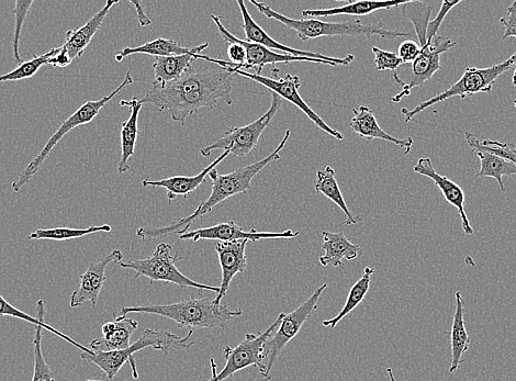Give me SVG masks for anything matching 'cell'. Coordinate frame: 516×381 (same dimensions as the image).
Segmentation results:
<instances>
[{
  "label": "cell",
  "mask_w": 516,
  "mask_h": 381,
  "mask_svg": "<svg viewBox=\"0 0 516 381\" xmlns=\"http://www.w3.org/2000/svg\"><path fill=\"white\" fill-rule=\"evenodd\" d=\"M237 67H192L178 80L160 87L154 86L140 100L160 111H170L172 119L182 126L186 119L203 108H215L219 100L232 106V78Z\"/></svg>",
  "instance_id": "obj_1"
},
{
  "label": "cell",
  "mask_w": 516,
  "mask_h": 381,
  "mask_svg": "<svg viewBox=\"0 0 516 381\" xmlns=\"http://www.w3.org/2000/svg\"><path fill=\"white\" fill-rule=\"evenodd\" d=\"M290 138V130H287L282 142L279 143L276 150L267 156V158L255 162L251 165L238 168L234 172L226 175H220L218 171L212 170L209 177L212 181V190L209 198L201 203L194 214L188 217L179 219L170 224V226L156 228V227H142L137 230L138 238L142 240L165 238L167 235L178 234L181 235L188 231L190 226L199 220L201 217L210 214L213 208L223 203L227 199L239 195L246 194L252 187V181L260 174L265 167L274 161L279 160L280 152H282Z\"/></svg>",
  "instance_id": "obj_2"
},
{
  "label": "cell",
  "mask_w": 516,
  "mask_h": 381,
  "mask_svg": "<svg viewBox=\"0 0 516 381\" xmlns=\"http://www.w3.org/2000/svg\"><path fill=\"white\" fill-rule=\"evenodd\" d=\"M129 313H147L173 320L179 328L215 329L226 328L234 318L243 316L240 309H231L228 305H216L209 298H189L175 304L123 307L119 313L127 316Z\"/></svg>",
  "instance_id": "obj_3"
},
{
  "label": "cell",
  "mask_w": 516,
  "mask_h": 381,
  "mask_svg": "<svg viewBox=\"0 0 516 381\" xmlns=\"http://www.w3.org/2000/svg\"><path fill=\"white\" fill-rule=\"evenodd\" d=\"M267 19H273L284 25L286 28L294 30L302 41L317 39L321 37H365L372 38L378 36L383 39H397L401 37L411 38V32L389 30L385 28L383 22L378 24H363L360 19L345 22H328L319 19H291L282 14L276 13L272 7L264 3L250 2Z\"/></svg>",
  "instance_id": "obj_4"
},
{
  "label": "cell",
  "mask_w": 516,
  "mask_h": 381,
  "mask_svg": "<svg viewBox=\"0 0 516 381\" xmlns=\"http://www.w3.org/2000/svg\"><path fill=\"white\" fill-rule=\"evenodd\" d=\"M194 330H190L185 338L167 332L147 329L141 335V338L131 344L128 349L114 352H82L81 357L88 363H92L102 369L107 376V380L111 381L116 378L123 365L130 363L134 379L139 378L137 364L134 361V354L144 349H151L164 352L167 354L172 350H188L195 342L192 341Z\"/></svg>",
  "instance_id": "obj_5"
},
{
  "label": "cell",
  "mask_w": 516,
  "mask_h": 381,
  "mask_svg": "<svg viewBox=\"0 0 516 381\" xmlns=\"http://www.w3.org/2000/svg\"><path fill=\"white\" fill-rule=\"evenodd\" d=\"M133 84V78L130 72H127L125 80L115 88V91L109 94L106 97H103L99 100H94V102H87L80 108H78L74 114L67 118L60 128L56 130L53 136L49 139L41 152L33 159L30 164L25 168V171L22 172L17 181L13 183L14 192L18 193L19 190L24 188L33 177L40 171V168L44 161L48 159V156L52 152V150L58 145V143L66 136L67 133L72 131L73 129L87 125V123L92 122L98 115L100 110L106 107L107 104L114 99L123 88H126L129 85Z\"/></svg>",
  "instance_id": "obj_6"
},
{
  "label": "cell",
  "mask_w": 516,
  "mask_h": 381,
  "mask_svg": "<svg viewBox=\"0 0 516 381\" xmlns=\"http://www.w3.org/2000/svg\"><path fill=\"white\" fill-rule=\"evenodd\" d=\"M515 66L516 52L507 61L487 67V69L468 67L464 75L461 77V80L446 89V91L440 95L426 100V102L418 105L412 110L402 109V114L405 115V122H410L415 116L421 114L423 110L444 102V100L454 97L466 98L476 94L491 93L493 85H495L498 78L502 74L514 69Z\"/></svg>",
  "instance_id": "obj_7"
},
{
  "label": "cell",
  "mask_w": 516,
  "mask_h": 381,
  "mask_svg": "<svg viewBox=\"0 0 516 381\" xmlns=\"http://www.w3.org/2000/svg\"><path fill=\"white\" fill-rule=\"evenodd\" d=\"M173 248L171 244L161 243L157 245L155 252L144 260H130L121 262L119 265L127 270L136 272V278L140 276L147 277L151 283L163 282L174 284L181 288H195L197 290L212 291L219 294L220 287L208 286L194 282L189 279L176 267L178 261H182L183 257L178 254H172Z\"/></svg>",
  "instance_id": "obj_8"
},
{
  "label": "cell",
  "mask_w": 516,
  "mask_h": 381,
  "mask_svg": "<svg viewBox=\"0 0 516 381\" xmlns=\"http://www.w3.org/2000/svg\"><path fill=\"white\" fill-rule=\"evenodd\" d=\"M285 313H280L275 322L265 330L263 333L258 335L248 333L245 334L244 340L234 349L227 346L223 351L224 357H226V367L223 371L217 373V364L213 358L210 360L211 368V379L208 381H224L230 376L241 372L242 369L248 367H255L260 371L262 377L265 376V366L263 363V350L266 342L272 338L274 333L282 322Z\"/></svg>",
  "instance_id": "obj_9"
},
{
  "label": "cell",
  "mask_w": 516,
  "mask_h": 381,
  "mask_svg": "<svg viewBox=\"0 0 516 381\" xmlns=\"http://www.w3.org/2000/svg\"><path fill=\"white\" fill-rule=\"evenodd\" d=\"M328 284H323L318 288L312 296L300 305L293 312L288 313L280 322L278 329L271 339H269L263 350V363L265 366L264 380H271V372L277 361V358L284 351L285 347L291 340H294L300 332L304 324L316 313L318 305L324 290H327Z\"/></svg>",
  "instance_id": "obj_10"
},
{
  "label": "cell",
  "mask_w": 516,
  "mask_h": 381,
  "mask_svg": "<svg viewBox=\"0 0 516 381\" xmlns=\"http://www.w3.org/2000/svg\"><path fill=\"white\" fill-rule=\"evenodd\" d=\"M283 102L282 97L272 93V105L261 118L248 126L230 128L218 141L201 149L200 154L208 158L213 151L223 150V152L228 151L237 158H244L255 149L262 133L276 116Z\"/></svg>",
  "instance_id": "obj_11"
},
{
  "label": "cell",
  "mask_w": 516,
  "mask_h": 381,
  "mask_svg": "<svg viewBox=\"0 0 516 381\" xmlns=\"http://www.w3.org/2000/svg\"><path fill=\"white\" fill-rule=\"evenodd\" d=\"M235 75H241L250 80L267 87L268 91L275 93L279 97L287 100V102L298 107L304 114L316 125L320 130L330 134L331 137L343 140L344 136L338 130L331 128L328 123L313 111L312 108L305 102L299 94V88L301 87V81L299 76L286 74L285 77L280 78V70L278 67H273L271 77H264L262 75L252 74L248 71L237 70L234 72Z\"/></svg>",
  "instance_id": "obj_12"
},
{
  "label": "cell",
  "mask_w": 516,
  "mask_h": 381,
  "mask_svg": "<svg viewBox=\"0 0 516 381\" xmlns=\"http://www.w3.org/2000/svg\"><path fill=\"white\" fill-rule=\"evenodd\" d=\"M213 22H215L221 37L224 41L228 43H238L245 49L246 52V62L242 67V70H255L257 75H261L264 66L269 64H289L293 62H311L318 64H325L330 66H336L335 64L323 60L317 59H309V58H298V56H293L284 53H276L272 50L266 49L261 46V44L249 42L246 40H241L226 29L223 26L221 17L212 15L211 16Z\"/></svg>",
  "instance_id": "obj_13"
},
{
  "label": "cell",
  "mask_w": 516,
  "mask_h": 381,
  "mask_svg": "<svg viewBox=\"0 0 516 381\" xmlns=\"http://www.w3.org/2000/svg\"><path fill=\"white\" fill-rule=\"evenodd\" d=\"M456 42L437 36L431 43L421 48L419 58L412 63V76L409 84L403 86V91L391 98V102L399 103L403 97L411 94V89L421 87L430 81L433 75L441 70V54L451 50Z\"/></svg>",
  "instance_id": "obj_14"
},
{
  "label": "cell",
  "mask_w": 516,
  "mask_h": 381,
  "mask_svg": "<svg viewBox=\"0 0 516 381\" xmlns=\"http://www.w3.org/2000/svg\"><path fill=\"white\" fill-rule=\"evenodd\" d=\"M300 232L287 230L285 232H258L252 230L245 232L234 221L223 222L217 226L209 228H201L194 231H187L179 235L181 240H192L198 242L201 240H217L220 242H237L242 240H249L253 243L260 240L267 239H294L297 238Z\"/></svg>",
  "instance_id": "obj_15"
},
{
  "label": "cell",
  "mask_w": 516,
  "mask_h": 381,
  "mask_svg": "<svg viewBox=\"0 0 516 381\" xmlns=\"http://www.w3.org/2000/svg\"><path fill=\"white\" fill-rule=\"evenodd\" d=\"M238 6L240 8L243 19V30L245 32L246 41L261 44V46L269 50L282 51L284 52V54L298 56V58L323 60L331 62L335 65L346 66L350 65L355 60V56L353 54L346 55L345 58L342 59L330 58V56L318 52L301 51L287 47L285 46V44L279 43L275 41L273 38L269 37L267 33L262 29V27L256 24V22L250 15L248 8H246V4L243 2V0H238Z\"/></svg>",
  "instance_id": "obj_16"
},
{
  "label": "cell",
  "mask_w": 516,
  "mask_h": 381,
  "mask_svg": "<svg viewBox=\"0 0 516 381\" xmlns=\"http://www.w3.org/2000/svg\"><path fill=\"white\" fill-rule=\"evenodd\" d=\"M123 254L120 250L112 251L102 261L89 264L86 272L81 275L80 286L71 296V308L83 306L85 302H91L93 308L97 304L100 293L106 284V270L111 263H121Z\"/></svg>",
  "instance_id": "obj_17"
},
{
  "label": "cell",
  "mask_w": 516,
  "mask_h": 381,
  "mask_svg": "<svg viewBox=\"0 0 516 381\" xmlns=\"http://www.w3.org/2000/svg\"><path fill=\"white\" fill-rule=\"evenodd\" d=\"M207 61L220 67H237L231 62L220 59H212L210 56L189 53L184 55L165 56V58H156L153 64L154 70V86L163 87L168 83H172L182 77L194 66L197 61Z\"/></svg>",
  "instance_id": "obj_18"
},
{
  "label": "cell",
  "mask_w": 516,
  "mask_h": 381,
  "mask_svg": "<svg viewBox=\"0 0 516 381\" xmlns=\"http://www.w3.org/2000/svg\"><path fill=\"white\" fill-rule=\"evenodd\" d=\"M249 242V240L218 242L215 245L222 272L220 291L213 299L216 305H221L222 299L227 296L233 278L245 272L246 266H248L245 250Z\"/></svg>",
  "instance_id": "obj_19"
},
{
  "label": "cell",
  "mask_w": 516,
  "mask_h": 381,
  "mask_svg": "<svg viewBox=\"0 0 516 381\" xmlns=\"http://www.w3.org/2000/svg\"><path fill=\"white\" fill-rule=\"evenodd\" d=\"M413 171L422 176L432 179L441 192L448 204H451L458 211L462 219V226L465 234L473 235L474 230L470 226L469 219L465 209V193L464 190L450 178L443 176L435 171L432 161L429 158L420 159L417 165L414 166Z\"/></svg>",
  "instance_id": "obj_20"
},
{
  "label": "cell",
  "mask_w": 516,
  "mask_h": 381,
  "mask_svg": "<svg viewBox=\"0 0 516 381\" xmlns=\"http://www.w3.org/2000/svg\"><path fill=\"white\" fill-rule=\"evenodd\" d=\"M139 323L137 320L129 319L127 316L117 315L114 321L104 324L102 338L91 343L89 349L93 352H114L126 350L131 345L130 339L137 331Z\"/></svg>",
  "instance_id": "obj_21"
},
{
  "label": "cell",
  "mask_w": 516,
  "mask_h": 381,
  "mask_svg": "<svg viewBox=\"0 0 516 381\" xmlns=\"http://www.w3.org/2000/svg\"><path fill=\"white\" fill-rule=\"evenodd\" d=\"M324 254L319 262L323 267L333 266L345 270L344 261H354L363 254L361 245L352 243L343 232H322Z\"/></svg>",
  "instance_id": "obj_22"
},
{
  "label": "cell",
  "mask_w": 516,
  "mask_h": 381,
  "mask_svg": "<svg viewBox=\"0 0 516 381\" xmlns=\"http://www.w3.org/2000/svg\"><path fill=\"white\" fill-rule=\"evenodd\" d=\"M118 4L119 2H117V0L116 2L109 0L104 8L99 10L84 26L66 32L65 43L62 47L66 50L67 54L70 55L72 61L81 58L96 33L102 28L103 22L109 14L110 9Z\"/></svg>",
  "instance_id": "obj_23"
},
{
  "label": "cell",
  "mask_w": 516,
  "mask_h": 381,
  "mask_svg": "<svg viewBox=\"0 0 516 381\" xmlns=\"http://www.w3.org/2000/svg\"><path fill=\"white\" fill-rule=\"evenodd\" d=\"M465 137L469 148L477 154L480 161V171L476 175V178H495L500 186L501 192H506L504 177L516 176V164L508 159L502 158V156L482 149L479 145V140L474 134L465 133Z\"/></svg>",
  "instance_id": "obj_24"
},
{
  "label": "cell",
  "mask_w": 516,
  "mask_h": 381,
  "mask_svg": "<svg viewBox=\"0 0 516 381\" xmlns=\"http://www.w3.org/2000/svg\"><path fill=\"white\" fill-rule=\"evenodd\" d=\"M230 152L224 151L218 159L213 161L205 170L196 176H174L170 178L161 179V181H150V179H144L142 182L143 187H161L167 190V199L172 203L177 196H187L197 190L201 184L206 181V177L209 176L212 170H215L217 165L222 161L226 160Z\"/></svg>",
  "instance_id": "obj_25"
},
{
  "label": "cell",
  "mask_w": 516,
  "mask_h": 381,
  "mask_svg": "<svg viewBox=\"0 0 516 381\" xmlns=\"http://www.w3.org/2000/svg\"><path fill=\"white\" fill-rule=\"evenodd\" d=\"M353 114L354 117L350 122V127L358 136L367 140H383L394 143L397 147L405 150L406 154L411 151L413 145L412 138L397 139L390 136L389 133L380 128L374 112L367 106L353 109Z\"/></svg>",
  "instance_id": "obj_26"
},
{
  "label": "cell",
  "mask_w": 516,
  "mask_h": 381,
  "mask_svg": "<svg viewBox=\"0 0 516 381\" xmlns=\"http://www.w3.org/2000/svg\"><path fill=\"white\" fill-rule=\"evenodd\" d=\"M119 104L130 109V117L122 123L120 131L121 160L118 166V173L125 174L130 170L129 161L134 155V150H136L139 136V115L143 104L138 97H133L131 100H121Z\"/></svg>",
  "instance_id": "obj_27"
},
{
  "label": "cell",
  "mask_w": 516,
  "mask_h": 381,
  "mask_svg": "<svg viewBox=\"0 0 516 381\" xmlns=\"http://www.w3.org/2000/svg\"><path fill=\"white\" fill-rule=\"evenodd\" d=\"M209 47V43L200 44L195 48H184L173 39L159 38L142 44L136 48H125L116 52L115 60L121 62L123 59L133 54L154 55L156 58H165V56L184 55L189 53H203Z\"/></svg>",
  "instance_id": "obj_28"
},
{
  "label": "cell",
  "mask_w": 516,
  "mask_h": 381,
  "mask_svg": "<svg viewBox=\"0 0 516 381\" xmlns=\"http://www.w3.org/2000/svg\"><path fill=\"white\" fill-rule=\"evenodd\" d=\"M408 2L398 0V2H349L346 5L338 8L330 9H307L302 11V17L309 19L327 18L332 16H355L362 17L375 13L381 9H391L394 7H401Z\"/></svg>",
  "instance_id": "obj_29"
},
{
  "label": "cell",
  "mask_w": 516,
  "mask_h": 381,
  "mask_svg": "<svg viewBox=\"0 0 516 381\" xmlns=\"http://www.w3.org/2000/svg\"><path fill=\"white\" fill-rule=\"evenodd\" d=\"M456 298V310L453 320L452 332H451V345H452V362L450 367V373L453 374L457 371L459 366L462 364L463 355L469 350L470 338L466 330L465 323V301L463 299L461 291H457L455 294Z\"/></svg>",
  "instance_id": "obj_30"
},
{
  "label": "cell",
  "mask_w": 516,
  "mask_h": 381,
  "mask_svg": "<svg viewBox=\"0 0 516 381\" xmlns=\"http://www.w3.org/2000/svg\"><path fill=\"white\" fill-rule=\"evenodd\" d=\"M44 316H46V305H44V302L41 299L37 302V317H32L30 315H27V313H25L24 311L19 310L13 305H10L9 302L3 296H0V317L16 318L29 322L33 324V326H40L43 329H46L47 331L51 332L52 334L59 336L60 339L66 341L67 343H71L73 346L77 347V349H80L82 352H92L91 349H88V347L80 343H77L75 340L70 338L69 335L64 334L61 331L51 327L50 324L44 321Z\"/></svg>",
  "instance_id": "obj_31"
},
{
  "label": "cell",
  "mask_w": 516,
  "mask_h": 381,
  "mask_svg": "<svg viewBox=\"0 0 516 381\" xmlns=\"http://www.w3.org/2000/svg\"><path fill=\"white\" fill-rule=\"evenodd\" d=\"M314 188H316L317 193H321L329 198L344 212L346 220L343 222V226H355V224L363 221L362 217L353 216L349 207H347L338 181H336L335 171L331 166H327L323 171L317 173V181Z\"/></svg>",
  "instance_id": "obj_32"
},
{
  "label": "cell",
  "mask_w": 516,
  "mask_h": 381,
  "mask_svg": "<svg viewBox=\"0 0 516 381\" xmlns=\"http://www.w3.org/2000/svg\"><path fill=\"white\" fill-rule=\"evenodd\" d=\"M375 270L373 267H366L363 276L358 282L351 288L349 296H347L345 305L338 316L330 320L323 321V327L334 329L338 324L350 313L362 304L370 288V282H372V276Z\"/></svg>",
  "instance_id": "obj_33"
},
{
  "label": "cell",
  "mask_w": 516,
  "mask_h": 381,
  "mask_svg": "<svg viewBox=\"0 0 516 381\" xmlns=\"http://www.w3.org/2000/svg\"><path fill=\"white\" fill-rule=\"evenodd\" d=\"M402 14L408 18L414 27L415 35L420 42V47L423 48L428 43L426 39V30L432 15V6L426 5L422 2H408L402 6Z\"/></svg>",
  "instance_id": "obj_34"
},
{
  "label": "cell",
  "mask_w": 516,
  "mask_h": 381,
  "mask_svg": "<svg viewBox=\"0 0 516 381\" xmlns=\"http://www.w3.org/2000/svg\"><path fill=\"white\" fill-rule=\"evenodd\" d=\"M111 227L108 224L104 226H94L87 229H71V228H54V229H39L29 235L30 240H52V241H67L78 238H83L85 235L111 232Z\"/></svg>",
  "instance_id": "obj_35"
},
{
  "label": "cell",
  "mask_w": 516,
  "mask_h": 381,
  "mask_svg": "<svg viewBox=\"0 0 516 381\" xmlns=\"http://www.w3.org/2000/svg\"><path fill=\"white\" fill-rule=\"evenodd\" d=\"M59 50L60 47L53 48L48 53H44L43 55H35V58L20 64L16 70L0 76V83L17 82L27 80V78L35 76L43 65H48L49 60L52 58V56L58 53Z\"/></svg>",
  "instance_id": "obj_36"
},
{
  "label": "cell",
  "mask_w": 516,
  "mask_h": 381,
  "mask_svg": "<svg viewBox=\"0 0 516 381\" xmlns=\"http://www.w3.org/2000/svg\"><path fill=\"white\" fill-rule=\"evenodd\" d=\"M42 330V327H36L35 339H33V346H35V369H33L31 381H55L52 369L44 360L42 353Z\"/></svg>",
  "instance_id": "obj_37"
},
{
  "label": "cell",
  "mask_w": 516,
  "mask_h": 381,
  "mask_svg": "<svg viewBox=\"0 0 516 381\" xmlns=\"http://www.w3.org/2000/svg\"><path fill=\"white\" fill-rule=\"evenodd\" d=\"M373 52L375 54V63L377 71H391L392 73H394L392 77H394L395 82L405 86V83L399 80V76L397 74L399 66L403 64L398 54L395 52L381 50L376 47L373 48Z\"/></svg>",
  "instance_id": "obj_38"
},
{
  "label": "cell",
  "mask_w": 516,
  "mask_h": 381,
  "mask_svg": "<svg viewBox=\"0 0 516 381\" xmlns=\"http://www.w3.org/2000/svg\"><path fill=\"white\" fill-rule=\"evenodd\" d=\"M32 5L33 2H21V0H19V2H16V7L13 10V13L16 17V27L13 39L14 60L15 63L19 65L25 62L24 59L21 58L19 53L21 30L22 28H24L27 15L29 13V9Z\"/></svg>",
  "instance_id": "obj_39"
},
{
  "label": "cell",
  "mask_w": 516,
  "mask_h": 381,
  "mask_svg": "<svg viewBox=\"0 0 516 381\" xmlns=\"http://www.w3.org/2000/svg\"><path fill=\"white\" fill-rule=\"evenodd\" d=\"M459 4H462L461 0H458V2H447V0H444L440 13L437 14L436 19L429 22L428 30H426V39H428V43H431L433 39L437 37V32H439L445 17Z\"/></svg>",
  "instance_id": "obj_40"
},
{
  "label": "cell",
  "mask_w": 516,
  "mask_h": 381,
  "mask_svg": "<svg viewBox=\"0 0 516 381\" xmlns=\"http://www.w3.org/2000/svg\"><path fill=\"white\" fill-rule=\"evenodd\" d=\"M479 145L482 149L502 156V158L516 164V155L511 151L509 144L493 140H479Z\"/></svg>",
  "instance_id": "obj_41"
},
{
  "label": "cell",
  "mask_w": 516,
  "mask_h": 381,
  "mask_svg": "<svg viewBox=\"0 0 516 381\" xmlns=\"http://www.w3.org/2000/svg\"><path fill=\"white\" fill-rule=\"evenodd\" d=\"M421 47L413 40L403 41L398 49V56L403 64L413 63L419 58Z\"/></svg>",
  "instance_id": "obj_42"
},
{
  "label": "cell",
  "mask_w": 516,
  "mask_h": 381,
  "mask_svg": "<svg viewBox=\"0 0 516 381\" xmlns=\"http://www.w3.org/2000/svg\"><path fill=\"white\" fill-rule=\"evenodd\" d=\"M501 25L504 27L502 41L508 38H516V2L509 8L506 17L500 19Z\"/></svg>",
  "instance_id": "obj_43"
},
{
  "label": "cell",
  "mask_w": 516,
  "mask_h": 381,
  "mask_svg": "<svg viewBox=\"0 0 516 381\" xmlns=\"http://www.w3.org/2000/svg\"><path fill=\"white\" fill-rule=\"evenodd\" d=\"M228 56L230 62L234 65L240 66L242 70V67L246 62V52L245 49L241 46V44L229 43Z\"/></svg>",
  "instance_id": "obj_44"
},
{
  "label": "cell",
  "mask_w": 516,
  "mask_h": 381,
  "mask_svg": "<svg viewBox=\"0 0 516 381\" xmlns=\"http://www.w3.org/2000/svg\"><path fill=\"white\" fill-rule=\"evenodd\" d=\"M72 62L73 61L71 60L70 55L67 54L66 50L63 47H60L59 52L52 56L48 62V65L64 69V67L71 65Z\"/></svg>",
  "instance_id": "obj_45"
},
{
  "label": "cell",
  "mask_w": 516,
  "mask_h": 381,
  "mask_svg": "<svg viewBox=\"0 0 516 381\" xmlns=\"http://www.w3.org/2000/svg\"><path fill=\"white\" fill-rule=\"evenodd\" d=\"M130 3H131V5L136 7V11H137V15H138L140 26L141 27H149V26H151L152 25V20L149 18L147 13H145L144 8L142 7V4L140 2H132V0H131Z\"/></svg>",
  "instance_id": "obj_46"
},
{
  "label": "cell",
  "mask_w": 516,
  "mask_h": 381,
  "mask_svg": "<svg viewBox=\"0 0 516 381\" xmlns=\"http://www.w3.org/2000/svg\"><path fill=\"white\" fill-rule=\"evenodd\" d=\"M387 374L390 381H396V378L394 376V372H392V368H387Z\"/></svg>",
  "instance_id": "obj_47"
},
{
  "label": "cell",
  "mask_w": 516,
  "mask_h": 381,
  "mask_svg": "<svg viewBox=\"0 0 516 381\" xmlns=\"http://www.w3.org/2000/svg\"><path fill=\"white\" fill-rule=\"evenodd\" d=\"M512 82H513V85L516 87V66L514 67V73H513V77H512Z\"/></svg>",
  "instance_id": "obj_48"
},
{
  "label": "cell",
  "mask_w": 516,
  "mask_h": 381,
  "mask_svg": "<svg viewBox=\"0 0 516 381\" xmlns=\"http://www.w3.org/2000/svg\"><path fill=\"white\" fill-rule=\"evenodd\" d=\"M511 151L516 155V145L509 144Z\"/></svg>",
  "instance_id": "obj_49"
},
{
  "label": "cell",
  "mask_w": 516,
  "mask_h": 381,
  "mask_svg": "<svg viewBox=\"0 0 516 381\" xmlns=\"http://www.w3.org/2000/svg\"><path fill=\"white\" fill-rule=\"evenodd\" d=\"M86 381H108V380H96V379H91V380H86Z\"/></svg>",
  "instance_id": "obj_50"
},
{
  "label": "cell",
  "mask_w": 516,
  "mask_h": 381,
  "mask_svg": "<svg viewBox=\"0 0 516 381\" xmlns=\"http://www.w3.org/2000/svg\"><path fill=\"white\" fill-rule=\"evenodd\" d=\"M514 106H515V108H516V100H515V102H514Z\"/></svg>",
  "instance_id": "obj_51"
}]
</instances>
